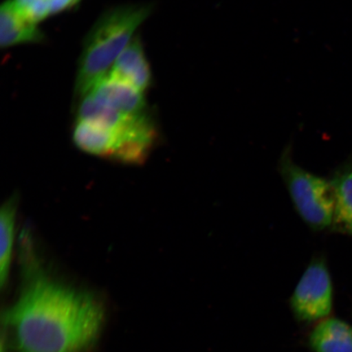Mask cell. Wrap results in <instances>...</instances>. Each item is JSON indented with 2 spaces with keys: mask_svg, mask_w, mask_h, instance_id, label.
<instances>
[{
  "mask_svg": "<svg viewBox=\"0 0 352 352\" xmlns=\"http://www.w3.org/2000/svg\"><path fill=\"white\" fill-rule=\"evenodd\" d=\"M81 0H50L51 15L72 10Z\"/></svg>",
  "mask_w": 352,
  "mask_h": 352,
  "instance_id": "obj_13",
  "label": "cell"
},
{
  "mask_svg": "<svg viewBox=\"0 0 352 352\" xmlns=\"http://www.w3.org/2000/svg\"><path fill=\"white\" fill-rule=\"evenodd\" d=\"M72 138L83 152L129 165L144 164L157 140L120 133L79 120L74 126Z\"/></svg>",
  "mask_w": 352,
  "mask_h": 352,
  "instance_id": "obj_4",
  "label": "cell"
},
{
  "mask_svg": "<svg viewBox=\"0 0 352 352\" xmlns=\"http://www.w3.org/2000/svg\"><path fill=\"white\" fill-rule=\"evenodd\" d=\"M87 94L94 96L105 107L127 116L149 113L144 92L108 74L96 82Z\"/></svg>",
  "mask_w": 352,
  "mask_h": 352,
  "instance_id": "obj_6",
  "label": "cell"
},
{
  "mask_svg": "<svg viewBox=\"0 0 352 352\" xmlns=\"http://www.w3.org/2000/svg\"><path fill=\"white\" fill-rule=\"evenodd\" d=\"M289 307L294 319L312 324L329 318L333 308V285L324 255L314 257L299 280Z\"/></svg>",
  "mask_w": 352,
  "mask_h": 352,
  "instance_id": "obj_5",
  "label": "cell"
},
{
  "mask_svg": "<svg viewBox=\"0 0 352 352\" xmlns=\"http://www.w3.org/2000/svg\"><path fill=\"white\" fill-rule=\"evenodd\" d=\"M16 214L14 198L4 202L0 212V283L2 288L10 276Z\"/></svg>",
  "mask_w": 352,
  "mask_h": 352,
  "instance_id": "obj_11",
  "label": "cell"
},
{
  "mask_svg": "<svg viewBox=\"0 0 352 352\" xmlns=\"http://www.w3.org/2000/svg\"><path fill=\"white\" fill-rule=\"evenodd\" d=\"M278 170L294 208L307 226L316 232L331 228L336 196L330 180L296 164L290 144L281 153Z\"/></svg>",
  "mask_w": 352,
  "mask_h": 352,
  "instance_id": "obj_3",
  "label": "cell"
},
{
  "mask_svg": "<svg viewBox=\"0 0 352 352\" xmlns=\"http://www.w3.org/2000/svg\"><path fill=\"white\" fill-rule=\"evenodd\" d=\"M329 180L336 196L332 230L352 236V160L334 170Z\"/></svg>",
  "mask_w": 352,
  "mask_h": 352,
  "instance_id": "obj_10",
  "label": "cell"
},
{
  "mask_svg": "<svg viewBox=\"0 0 352 352\" xmlns=\"http://www.w3.org/2000/svg\"><path fill=\"white\" fill-rule=\"evenodd\" d=\"M108 74L129 83L142 92L152 85L151 65L145 56L142 39L138 35H135L118 57Z\"/></svg>",
  "mask_w": 352,
  "mask_h": 352,
  "instance_id": "obj_7",
  "label": "cell"
},
{
  "mask_svg": "<svg viewBox=\"0 0 352 352\" xmlns=\"http://www.w3.org/2000/svg\"><path fill=\"white\" fill-rule=\"evenodd\" d=\"M25 262L19 298L6 314L15 352H86L98 340L104 311L98 298Z\"/></svg>",
  "mask_w": 352,
  "mask_h": 352,
  "instance_id": "obj_1",
  "label": "cell"
},
{
  "mask_svg": "<svg viewBox=\"0 0 352 352\" xmlns=\"http://www.w3.org/2000/svg\"><path fill=\"white\" fill-rule=\"evenodd\" d=\"M45 35L36 24L26 20L16 10L12 0H6L0 8V45L8 48L21 44L41 43Z\"/></svg>",
  "mask_w": 352,
  "mask_h": 352,
  "instance_id": "obj_8",
  "label": "cell"
},
{
  "mask_svg": "<svg viewBox=\"0 0 352 352\" xmlns=\"http://www.w3.org/2000/svg\"><path fill=\"white\" fill-rule=\"evenodd\" d=\"M307 346L312 352H352V325L329 316L312 327Z\"/></svg>",
  "mask_w": 352,
  "mask_h": 352,
  "instance_id": "obj_9",
  "label": "cell"
},
{
  "mask_svg": "<svg viewBox=\"0 0 352 352\" xmlns=\"http://www.w3.org/2000/svg\"><path fill=\"white\" fill-rule=\"evenodd\" d=\"M153 8L151 3L124 4L109 8L96 21L87 34L79 57L74 87L78 98L107 76Z\"/></svg>",
  "mask_w": 352,
  "mask_h": 352,
  "instance_id": "obj_2",
  "label": "cell"
},
{
  "mask_svg": "<svg viewBox=\"0 0 352 352\" xmlns=\"http://www.w3.org/2000/svg\"><path fill=\"white\" fill-rule=\"evenodd\" d=\"M17 12L26 20L38 24L50 13V0H12Z\"/></svg>",
  "mask_w": 352,
  "mask_h": 352,
  "instance_id": "obj_12",
  "label": "cell"
}]
</instances>
